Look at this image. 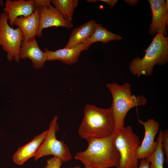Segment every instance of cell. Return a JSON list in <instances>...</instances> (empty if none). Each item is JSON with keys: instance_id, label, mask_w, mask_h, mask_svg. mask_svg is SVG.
<instances>
[{"instance_id": "1", "label": "cell", "mask_w": 168, "mask_h": 168, "mask_svg": "<svg viewBox=\"0 0 168 168\" xmlns=\"http://www.w3.org/2000/svg\"><path fill=\"white\" fill-rule=\"evenodd\" d=\"M116 134L115 132L107 137L87 140L88 146L86 149L77 152L74 159L81 162L85 167H117L120 155L114 144Z\"/></svg>"}, {"instance_id": "2", "label": "cell", "mask_w": 168, "mask_h": 168, "mask_svg": "<svg viewBox=\"0 0 168 168\" xmlns=\"http://www.w3.org/2000/svg\"><path fill=\"white\" fill-rule=\"evenodd\" d=\"M115 132V125L112 110L86 104L84 108L83 120L78 133L86 140L109 136Z\"/></svg>"}, {"instance_id": "3", "label": "cell", "mask_w": 168, "mask_h": 168, "mask_svg": "<svg viewBox=\"0 0 168 168\" xmlns=\"http://www.w3.org/2000/svg\"><path fill=\"white\" fill-rule=\"evenodd\" d=\"M141 58L137 57L130 62V72L138 77L142 75L151 76L154 66L162 65L168 61V37L160 32L157 33Z\"/></svg>"}, {"instance_id": "4", "label": "cell", "mask_w": 168, "mask_h": 168, "mask_svg": "<svg viewBox=\"0 0 168 168\" xmlns=\"http://www.w3.org/2000/svg\"><path fill=\"white\" fill-rule=\"evenodd\" d=\"M106 86L112 97L110 108L116 132L125 127V119L128 111L134 107L145 105L147 99L142 95L138 96L132 95L130 84L128 82L122 85L117 83H107Z\"/></svg>"}, {"instance_id": "5", "label": "cell", "mask_w": 168, "mask_h": 168, "mask_svg": "<svg viewBox=\"0 0 168 168\" xmlns=\"http://www.w3.org/2000/svg\"><path fill=\"white\" fill-rule=\"evenodd\" d=\"M116 132L114 144L120 155L116 168H136L139 164L137 155L140 145L139 137L130 126Z\"/></svg>"}, {"instance_id": "6", "label": "cell", "mask_w": 168, "mask_h": 168, "mask_svg": "<svg viewBox=\"0 0 168 168\" xmlns=\"http://www.w3.org/2000/svg\"><path fill=\"white\" fill-rule=\"evenodd\" d=\"M58 118L55 115L51 121L47 135L34 157L35 161L45 156L52 155L65 162L72 159V156L68 147L63 141L58 140L56 133L59 129Z\"/></svg>"}, {"instance_id": "7", "label": "cell", "mask_w": 168, "mask_h": 168, "mask_svg": "<svg viewBox=\"0 0 168 168\" xmlns=\"http://www.w3.org/2000/svg\"><path fill=\"white\" fill-rule=\"evenodd\" d=\"M7 14L4 12L0 14V46L7 53L9 61L14 59L19 62L20 59V49L23 41L22 32L19 27L14 29L8 23Z\"/></svg>"}, {"instance_id": "8", "label": "cell", "mask_w": 168, "mask_h": 168, "mask_svg": "<svg viewBox=\"0 0 168 168\" xmlns=\"http://www.w3.org/2000/svg\"><path fill=\"white\" fill-rule=\"evenodd\" d=\"M150 5L152 20L149 29L152 35L157 33H162L167 37L168 25V1L148 0Z\"/></svg>"}, {"instance_id": "9", "label": "cell", "mask_w": 168, "mask_h": 168, "mask_svg": "<svg viewBox=\"0 0 168 168\" xmlns=\"http://www.w3.org/2000/svg\"><path fill=\"white\" fill-rule=\"evenodd\" d=\"M138 120L143 125L145 130L144 136L137 154L138 159L141 160L147 157L156 150L157 142L154 140L159 130L160 124L153 118L148 119L144 122L139 119Z\"/></svg>"}, {"instance_id": "10", "label": "cell", "mask_w": 168, "mask_h": 168, "mask_svg": "<svg viewBox=\"0 0 168 168\" xmlns=\"http://www.w3.org/2000/svg\"><path fill=\"white\" fill-rule=\"evenodd\" d=\"M52 26L62 27L69 29L73 27V25L66 21L54 6L40 7L39 26L36 36H41L44 29Z\"/></svg>"}, {"instance_id": "11", "label": "cell", "mask_w": 168, "mask_h": 168, "mask_svg": "<svg viewBox=\"0 0 168 168\" xmlns=\"http://www.w3.org/2000/svg\"><path fill=\"white\" fill-rule=\"evenodd\" d=\"M91 45L82 43L73 47L51 51L44 49L47 57V61L58 60L63 63L71 65L77 63L82 51L87 50Z\"/></svg>"}, {"instance_id": "12", "label": "cell", "mask_w": 168, "mask_h": 168, "mask_svg": "<svg viewBox=\"0 0 168 168\" xmlns=\"http://www.w3.org/2000/svg\"><path fill=\"white\" fill-rule=\"evenodd\" d=\"M20 58H28L32 62L33 67L41 68L47 61V57L44 52L39 48L35 36L26 41H22L20 49Z\"/></svg>"}, {"instance_id": "13", "label": "cell", "mask_w": 168, "mask_h": 168, "mask_svg": "<svg viewBox=\"0 0 168 168\" xmlns=\"http://www.w3.org/2000/svg\"><path fill=\"white\" fill-rule=\"evenodd\" d=\"M36 7L34 0H7L3 10L7 14L10 24L12 26L16 18L20 16L26 17L30 16Z\"/></svg>"}, {"instance_id": "14", "label": "cell", "mask_w": 168, "mask_h": 168, "mask_svg": "<svg viewBox=\"0 0 168 168\" xmlns=\"http://www.w3.org/2000/svg\"><path fill=\"white\" fill-rule=\"evenodd\" d=\"M48 130L35 136L30 142L19 147L13 156V161L16 164L21 166L28 159L33 157L45 138Z\"/></svg>"}, {"instance_id": "15", "label": "cell", "mask_w": 168, "mask_h": 168, "mask_svg": "<svg viewBox=\"0 0 168 168\" xmlns=\"http://www.w3.org/2000/svg\"><path fill=\"white\" fill-rule=\"evenodd\" d=\"M40 7H36L30 16L26 17L20 16L15 20L14 25L18 26L22 32V41L36 36L39 24Z\"/></svg>"}, {"instance_id": "16", "label": "cell", "mask_w": 168, "mask_h": 168, "mask_svg": "<svg viewBox=\"0 0 168 168\" xmlns=\"http://www.w3.org/2000/svg\"><path fill=\"white\" fill-rule=\"evenodd\" d=\"M96 23L94 20H91L73 29L64 48H70L83 43L93 34Z\"/></svg>"}, {"instance_id": "17", "label": "cell", "mask_w": 168, "mask_h": 168, "mask_svg": "<svg viewBox=\"0 0 168 168\" xmlns=\"http://www.w3.org/2000/svg\"><path fill=\"white\" fill-rule=\"evenodd\" d=\"M122 39V37L120 35L112 33L100 24L96 23L93 34L83 43L90 45L97 42L107 44L112 40L119 41Z\"/></svg>"}, {"instance_id": "18", "label": "cell", "mask_w": 168, "mask_h": 168, "mask_svg": "<svg viewBox=\"0 0 168 168\" xmlns=\"http://www.w3.org/2000/svg\"><path fill=\"white\" fill-rule=\"evenodd\" d=\"M51 2L67 21L72 22L74 10L77 7L78 0H52Z\"/></svg>"}, {"instance_id": "19", "label": "cell", "mask_w": 168, "mask_h": 168, "mask_svg": "<svg viewBox=\"0 0 168 168\" xmlns=\"http://www.w3.org/2000/svg\"><path fill=\"white\" fill-rule=\"evenodd\" d=\"M163 131H159L157 140V145L155 150L148 157H147L150 162L149 168H163L165 161L164 154L162 146V137Z\"/></svg>"}, {"instance_id": "20", "label": "cell", "mask_w": 168, "mask_h": 168, "mask_svg": "<svg viewBox=\"0 0 168 168\" xmlns=\"http://www.w3.org/2000/svg\"><path fill=\"white\" fill-rule=\"evenodd\" d=\"M161 146L163 152L166 156V161L168 164V130L162 132Z\"/></svg>"}, {"instance_id": "21", "label": "cell", "mask_w": 168, "mask_h": 168, "mask_svg": "<svg viewBox=\"0 0 168 168\" xmlns=\"http://www.w3.org/2000/svg\"><path fill=\"white\" fill-rule=\"evenodd\" d=\"M63 163L59 158L54 156L47 161L44 168H60Z\"/></svg>"}, {"instance_id": "22", "label": "cell", "mask_w": 168, "mask_h": 168, "mask_svg": "<svg viewBox=\"0 0 168 168\" xmlns=\"http://www.w3.org/2000/svg\"><path fill=\"white\" fill-rule=\"evenodd\" d=\"M34 1L36 7H49L51 5L50 0H35Z\"/></svg>"}, {"instance_id": "23", "label": "cell", "mask_w": 168, "mask_h": 168, "mask_svg": "<svg viewBox=\"0 0 168 168\" xmlns=\"http://www.w3.org/2000/svg\"><path fill=\"white\" fill-rule=\"evenodd\" d=\"M150 163L147 158L141 159L138 166L136 168H149Z\"/></svg>"}, {"instance_id": "24", "label": "cell", "mask_w": 168, "mask_h": 168, "mask_svg": "<svg viewBox=\"0 0 168 168\" xmlns=\"http://www.w3.org/2000/svg\"><path fill=\"white\" fill-rule=\"evenodd\" d=\"M97 1L105 2L112 7H114L118 2L117 0H98Z\"/></svg>"}, {"instance_id": "25", "label": "cell", "mask_w": 168, "mask_h": 168, "mask_svg": "<svg viewBox=\"0 0 168 168\" xmlns=\"http://www.w3.org/2000/svg\"><path fill=\"white\" fill-rule=\"evenodd\" d=\"M139 0H125L124 1L132 6L136 5Z\"/></svg>"}, {"instance_id": "26", "label": "cell", "mask_w": 168, "mask_h": 168, "mask_svg": "<svg viewBox=\"0 0 168 168\" xmlns=\"http://www.w3.org/2000/svg\"><path fill=\"white\" fill-rule=\"evenodd\" d=\"M87 2H96L97 0H87L86 1Z\"/></svg>"}, {"instance_id": "27", "label": "cell", "mask_w": 168, "mask_h": 168, "mask_svg": "<svg viewBox=\"0 0 168 168\" xmlns=\"http://www.w3.org/2000/svg\"><path fill=\"white\" fill-rule=\"evenodd\" d=\"M72 168H81L79 166H76L73 167H72Z\"/></svg>"}, {"instance_id": "28", "label": "cell", "mask_w": 168, "mask_h": 168, "mask_svg": "<svg viewBox=\"0 0 168 168\" xmlns=\"http://www.w3.org/2000/svg\"><path fill=\"white\" fill-rule=\"evenodd\" d=\"M85 168H90V167H85Z\"/></svg>"}]
</instances>
